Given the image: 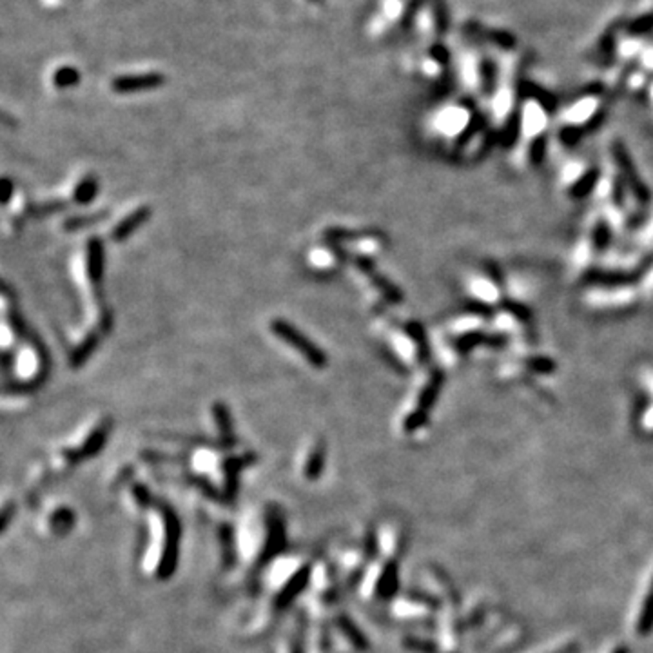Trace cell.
Wrapping results in <instances>:
<instances>
[{"instance_id":"12","label":"cell","mask_w":653,"mask_h":653,"mask_svg":"<svg viewBox=\"0 0 653 653\" xmlns=\"http://www.w3.org/2000/svg\"><path fill=\"white\" fill-rule=\"evenodd\" d=\"M396 588H398V568H396V562H389L378 574L374 590L379 597H391Z\"/></svg>"},{"instance_id":"23","label":"cell","mask_w":653,"mask_h":653,"mask_svg":"<svg viewBox=\"0 0 653 653\" xmlns=\"http://www.w3.org/2000/svg\"><path fill=\"white\" fill-rule=\"evenodd\" d=\"M652 24H653V16H646V19L637 20V22L634 24V33H637L639 28H642V31H646V29H649V26Z\"/></svg>"},{"instance_id":"11","label":"cell","mask_w":653,"mask_h":653,"mask_svg":"<svg viewBox=\"0 0 653 653\" xmlns=\"http://www.w3.org/2000/svg\"><path fill=\"white\" fill-rule=\"evenodd\" d=\"M46 523H48V528L51 534L62 535L69 532L71 526L75 525V514L68 506H55L48 514V518H46Z\"/></svg>"},{"instance_id":"7","label":"cell","mask_w":653,"mask_h":653,"mask_svg":"<svg viewBox=\"0 0 653 653\" xmlns=\"http://www.w3.org/2000/svg\"><path fill=\"white\" fill-rule=\"evenodd\" d=\"M88 272L96 294H100V285L104 279V243L100 238H91L88 242Z\"/></svg>"},{"instance_id":"13","label":"cell","mask_w":653,"mask_h":653,"mask_svg":"<svg viewBox=\"0 0 653 653\" xmlns=\"http://www.w3.org/2000/svg\"><path fill=\"white\" fill-rule=\"evenodd\" d=\"M98 341H100V332H91V334H88V338H86L84 341L80 343V345L76 346L75 351L71 352V358H69V365H71L73 369H76V366H80V365H84V363L88 361L89 356H91L93 352H95V349H96V345H98Z\"/></svg>"},{"instance_id":"6","label":"cell","mask_w":653,"mask_h":653,"mask_svg":"<svg viewBox=\"0 0 653 653\" xmlns=\"http://www.w3.org/2000/svg\"><path fill=\"white\" fill-rule=\"evenodd\" d=\"M165 82L162 73H145V75H124L116 76L111 82V89L115 93H138V91H151V89L160 88Z\"/></svg>"},{"instance_id":"8","label":"cell","mask_w":653,"mask_h":653,"mask_svg":"<svg viewBox=\"0 0 653 653\" xmlns=\"http://www.w3.org/2000/svg\"><path fill=\"white\" fill-rule=\"evenodd\" d=\"M212 418H215L216 428L220 432V439H222L223 446H232L236 443L235 439V426H232L231 412H229L227 405L222 401L212 403Z\"/></svg>"},{"instance_id":"3","label":"cell","mask_w":653,"mask_h":653,"mask_svg":"<svg viewBox=\"0 0 653 653\" xmlns=\"http://www.w3.org/2000/svg\"><path fill=\"white\" fill-rule=\"evenodd\" d=\"M312 566L296 555H279L267 570V585L274 592L276 608L294 601L311 585Z\"/></svg>"},{"instance_id":"1","label":"cell","mask_w":653,"mask_h":653,"mask_svg":"<svg viewBox=\"0 0 653 653\" xmlns=\"http://www.w3.org/2000/svg\"><path fill=\"white\" fill-rule=\"evenodd\" d=\"M149 545L144 555V570L156 579H168L176 570L180 525L176 514L163 503L155 501L148 512Z\"/></svg>"},{"instance_id":"2","label":"cell","mask_w":653,"mask_h":653,"mask_svg":"<svg viewBox=\"0 0 653 653\" xmlns=\"http://www.w3.org/2000/svg\"><path fill=\"white\" fill-rule=\"evenodd\" d=\"M247 523V519H245ZM285 545V525L278 506H263L249 519L240 534V554L252 565H262L282 552Z\"/></svg>"},{"instance_id":"18","label":"cell","mask_w":653,"mask_h":653,"mask_svg":"<svg viewBox=\"0 0 653 653\" xmlns=\"http://www.w3.org/2000/svg\"><path fill=\"white\" fill-rule=\"evenodd\" d=\"M338 628H339V632H341L343 637H345L346 641H351L352 644L358 646V648H363V646H365V641H363L361 635L358 634V629H356L354 622H351L349 619H345V617H339L338 619Z\"/></svg>"},{"instance_id":"4","label":"cell","mask_w":653,"mask_h":653,"mask_svg":"<svg viewBox=\"0 0 653 653\" xmlns=\"http://www.w3.org/2000/svg\"><path fill=\"white\" fill-rule=\"evenodd\" d=\"M271 331L272 334L278 336L282 341H285L287 345L294 346L296 351L303 356V358L307 359L314 369H325L326 366V354L316 345L314 341L307 338V336L299 332L294 325H291L285 319L278 318L272 319L271 322Z\"/></svg>"},{"instance_id":"15","label":"cell","mask_w":653,"mask_h":653,"mask_svg":"<svg viewBox=\"0 0 653 653\" xmlns=\"http://www.w3.org/2000/svg\"><path fill=\"white\" fill-rule=\"evenodd\" d=\"M80 80V73L76 68H71V66H64V68H58L55 73H53V84L56 88L64 89V88H71V86L78 84Z\"/></svg>"},{"instance_id":"20","label":"cell","mask_w":653,"mask_h":653,"mask_svg":"<svg viewBox=\"0 0 653 653\" xmlns=\"http://www.w3.org/2000/svg\"><path fill=\"white\" fill-rule=\"evenodd\" d=\"M434 20L439 31H445L446 26H448V16H446L445 4H443L441 0H436L434 2Z\"/></svg>"},{"instance_id":"9","label":"cell","mask_w":653,"mask_h":653,"mask_svg":"<svg viewBox=\"0 0 653 653\" xmlns=\"http://www.w3.org/2000/svg\"><path fill=\"white\" fill-rule=\"evenodd\" d=\"M149 216H151V209L138 207L135 212H131L129 216H125V218L122 220V222H120L115 229H113L111 238L115 240V242H124V240H128L129 236H131L133 232L140 227V225H144V223L148 222Z\"/></svg>"},{"instance_id":"16","label":"cell","mask_w":653,"mask_h":653,"mask_svg":"<svg viewBox=\"0 0 653 653\" xmlns=\"http://www.w3.org/2000/svg\"><path fill=\"white\" fill-rule=\"evenodd\" d=\"M637 629L642 635L649 634V632L653 629V585H652V588H649L648 597H646L644 605H642V612H641V617H639Z\"/></svg>"},{"instance_id":"14","label":"cell","mask_w":653,"mask_h":653,"mask_svg":"<svg viewBox=\"0 0 653 653\" xmlns=\"http://www.w3.org/2000/svg\"><path fill=\"white\" fill-rule=\"evenodd\" d=\"M98 192V182H96L95 176H86L82 182L76 185L75 189V202L80 203V205H84V203H89Z\"/></svg>"},{"instance_id":"21","label":"cell","mask_w":653,"mask_h":653,"mask_svg":"<svg viewBox=\"0 0 653 653\" xmlns=\"http://www.w3.org/2000/svg\"><path fill=\"white\" fill-rule=\"evenodd\" d=\"M62 209H66V202H49V203H44V205H38V207H31L29 209V212L40 216V215H49V212L62 211Z\"/></svg>"},{"instance_id":"5","label":"cell","mask_w":653,"mask_h":653,"mask_svg":"<svg viewBox=\"0 0 653 653\" xmlns=\"http://www.w3.org/2000/svg\"><path fill=\"white\" fill-rule=\"evenodd\" d=\"M109 428H111V421H109V419H104V421L100 423L95 431L88 436V439H86V441L82 443L78 448H66V451L62 452V458L66 459L68 465H73V463L80 461V459H86V458H91V456H95L96 452H100V448L104 446L106 439H108V434H109Z\"/></svg>"},{"instance_id":"19","label":"cell","mask_w":653,"mask_h":653,"mask_svg":"<svg viewBox=\"0 0 653 653\" xmlns=\"http://www.w3.org/2000/svg\"><path fill=\"white\" fill-rule=\"evenodd\" d=\"M104 216H106V212H95V215L68 218L64 222V229H68V231H76V229H82V227H86V225H93V223L100 222V220H104Z\"/></svg>"},{"instance_id":"22","label":"cell","mask_w":653,"mask_h":653,"mask_svg":"<svg viewBox=\"0 0 653 653\" xmlns=\"http://www.w3.org/2000/svg\"><path fill=\"white\" fill-rule=\"evenodd\" d=\"M2 187H4V195H2V203H8L9 202V196H11V192H13V183H11V180L9 178H4L2 180Z\"/></svg>"},{"instance_id":"10","label":"cell","mask_w":653,"mask_h":653,"mask_svg":"<svg viewBox=\"0 0 653 653\" xmlns=\"http://www.w3.org/2000/svg\"><path fill=\"white\" fill-rule=\"evenodd\" d=\"M325 456H326V448L325 443L319 439L312 445L311 452L305 458V465H303V475L309 479V481H314L316 478H319L325 468Z\"/></svg>"},{"instance_id":"17","label":"cell","mask_w":653,"mask_h":653,"mask_svg":"<svg viewBox=\"0 0 653 653\" xmlns=\"http://www.w3.org/2000/svg\"><path fill=\"white\" fill-rule=\"evenodd\" d=\"M278 653H305V646H303L302 634L291 632L282 639L278 646Z\"/></svg>"}]
</instances>
